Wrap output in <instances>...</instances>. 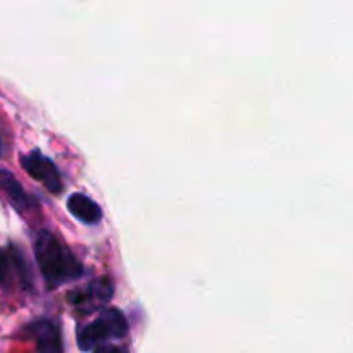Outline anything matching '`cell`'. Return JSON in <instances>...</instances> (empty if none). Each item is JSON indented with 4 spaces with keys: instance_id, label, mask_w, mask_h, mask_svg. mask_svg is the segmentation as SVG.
<instances>
[{
    "instance_id": "obj_1",
    "label": "cell",
    "mask_w": 353,
    "mask_h": 353,
    "mask_svg": "<svg viewBox=\"0 0 353 353\" xmlns=\"http://www.w3.org/2000/svg\"><path fill=\"white\" fill-rule=\"evenodd\" d=\"M33 248L38 268L48 285H64L83 274L81 262L50 231H40L34 238Z\"/></svg>"
},
{
    "instance_id": "obj_2",
    "label": "cell",
    "mask_w": 353,
    "mask_h": 353,
    "mask_svg": "<svg viewBox=\"0 0 353 353\" xmlns=\"http://www.w3.org/2000/svg\"><path fill=\"white\" fill-rule=\"evenodd\" d=\"M128 321L119 309H105L95 321L78 333V345L83 352L102 347L105 341L121 340L128 334Z\"/></svg>"
},
{
    "instance_id": "obj_3",
    "label": "cell",
    "mask_w": 353,
    "mask_h": 353,
    "mask_svg": "<svg viewBox=\"0 0 353 353\" xmlns=\"http://www.w3.org/2000/svg\"><path fill=\"white\" fill-rule=\"evenodd\" d=\"M21 164H23V169L34 178L37 181H40L48 192L59 193L62 192V179L61 172L57 171L54 162L48 157H45L40 150H31L28 155H23L21 157Z\"/></svg>"
},
{
    "instance_id": "obj_4",
    "label": "cell",
    "mask_w": 353,
    "mask_h": 353,
    "mask_svg": "<svg viewBox=\"0 0 353 353\" xmlns=\"http://www.w3.org/2000/svg\"><path fill=\"white\" fill-rule=\"evenodd\" d=\"M114 295V285L109 278H99L90 283L86 288L71 293L69 300L72 305L83 310H93L100 305H105Z\"/></svg>"
},
{
    "instance_id": "obj_5",
    "label": "cell",
    "mask_w": 353,
    "mask_h": 353,
    "mask_svg": "<svg viewBox=\"0 0 353 353\" xmlns=\"http://www.w3.org/2000/svg\"><path fill=\"white\" fill-rule=\"evenodd\" d=\"M30 334L37 343L38 353H62L64 343H62L61 330L57 324L50 319H38L30 326Z\"/></svg>"
},
{
    "instance_id": "obj_6",
    "label": "cell",
    "mask_w": 353,
    "mask_h": 353,
    "mask_svg": "<svg viewBox=\"0 0 353 353\" xmlns=\"http://www.w3.org/2000/svg\"><path fill=\"white\" fill-rule=\"evenodd\" d=\"M68 210L83 224H99L102 221V209L85 193H72L68 199Z\"/></svg>"
},
{
    "instance_id": "obj_7",
    "label": "cell",
    "mask_w": 353,
    "mask_h": 353,
    "mask_svg": "<svg viewBox=\"0 0 353 353\" xmlns=\"http://www.w3.org/2000/svg\"><path fill=\"white\" fill-rule=\"evenodd\" d=\"M0 186L6 190L9 199L12 200L17 207H28L31 203L30 196L24 193L23 186L19 185V181H17L9 171H0Z\"/></svg>"
},
{
    "instance_id": "obj_8",
    "label": "cell",
    "mask_w": 353,
    "mask_h": 353,
    "mask_svg": "<svg viewBox=\"0 0 353 353\" xmlns=\"http://www.w3.org/2000/svg\"><path fill=\"white\" fill-rule=\"evenodd\" d=\"M93 353H128L124 348L116 347V345H102V347H97Z\"/></svg>"
},
{
    "instance_id": "obj_9",
    "label": "cell",
    "mask_w": 353,
    "mask_h": 353,
    "mask_svg": "<svg viewBox=\"0 0 353 353\" xmlns=\"http://www.w3.org/2000/svg\"><path fill=\"white\" fill-rule=\"evenodd\" d=\"M7 271H9V259H7V255L0 250V281L6 278Z\"/></svg>"
},
{
    "instance_id": "obj_10",
    "label": "cell",
    "mask_w": 353,
    "mask_h": 353,
    "mask_svg": "<svg viewBox=\"0 0 353 353\" xmlns=\"http://www.w3.org/2000/svg\"><path fill=\"white\" fill-rule=\"evenodd\" d=\"M0 152H2V143H0Z\"/></svg>"
}]
</instances>
